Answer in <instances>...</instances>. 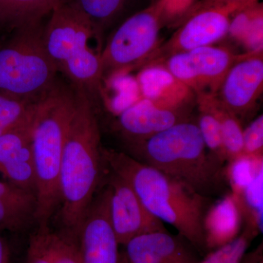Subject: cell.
<instances>
[{"mask_svg": "<svg viewBox=\"0 0 263 263\" xmlns=\"http://www.w3.org/2000/svg\"><path fill=\"white\" fill-rule=\"evenodd\" d=\"M34 114L18 127L0 136V174L8 183L35 195L32 153Z\"/></svg>", "mask_w": 263, "mask_h": 263, "instance_id": "obj_14", "label": "cell"}, {"mask_svg": "<svg viewBox=\"0 0 263 263\" xmlns=\"http://www.w3.org/2000/svg\"><path fill=\"white\" fill-rule=\"evenodd\" d=\"M106 181L110 190V221L119 245H125L140 235L167 230L163 222L147 210L125 180L110 171Z\"/></svg>", "mask_w": 263, "mask_h": 263, "instance_id": "obj_11", "label": "cell"}, {"mask_svg": "<svg viewBox=\"0 0 263 263\" xmlns=\"http://www.w3.org/2000/svg\"><path fill=\"white\" fill-rule=\"evenodd\" d=\"M239 235L230 243L214 249L198 263H240L249 245L259 233L245 224Z\"/></svg>", "mask_w": 263, "mask_h": 263, "instance_id": "obj_23", "label": "cell"}, {"mask_svg": "<svg viewBox=\"0 0 263 263\" xmlns=\"http://www.w3.org/2000/svg\"><path fill=\"white\" fill-rule=\"evenodd\" d=\"M196 105L212 113L220 124L227 162L243 155V131L240 119L230 111L217 95H196Z\"/></svg>", "mask_w": 263, "mask_h": 263, "instance_id": "obj_19", "label": "cell"}, {"mask_svg": "<svg viewBox=\"0 0 263 263\" xmlns=\"http://www.w3.org/2000/svg\"><path fill=\"white\" fill-rule=\"evenodd\" d=\"M240 263H263L262 245L249 253H246Z\"/></svg>", "mask_w": 263, "mask_h": 263, "instance_id": "obj_32", "label": "cell"}, {"mask_svg": "<svg viewBox=\"0 0 263 263\" xmlns=\"http://www.w3.org/2000/svg\"><path fill=\"white\" fill-rule=\"evenodd\" d=\"M49 230V227L37 228L30 235L26 263H51L47 247Z\"/></svg>", "mask_w": 263, "mask_h": 263, "instance_id": "obj_29", "label": "cell"}, {"mask_svg": "<svg viewBox=\"0 0 263 263\" xmlns=\"http://www.w3.org/2000/svg\"><path fill=\"white\" fill-rule=\"evenodd\" d=\"M102 156L104 165L130 185L152 215L176 228L201 255L208 252L203 219L211 197L127 154L103 148Z\"/></svg>", "mask_w": 263, "mask_h": 263, "instance_id": "obj_2", "label": "cell"}, {"mask_svg": "<svg viewBox=\"0 0 263 263\" xmlns=\"http://www.w3.org/2000/svg\"><path fill=\"white\" fill-rule=\"evenodd\" d=\"M262 170L263 158L243 155L227 162L224 175L230 183L231 193L239 196Z\"/></svg>", "mask_w": 263, "mask_h": 263, "instance_id": "obj_22", "label": "cell"}, {"mask_svg": "<svg viewBox=\"0 0 263 263\" xmlns=\"http://www.w3.org/2000/svg\"><path fill=\"white\" fill-rule=\"evenodd\" d=\"M142 98L162 108L191 110L196 95L163 65L143 67L137 78Z\"/></svg>", "mask_w": 263, "mask_h": 263, "instance_id": "obj_16", "label": "cell"}, {"mask_svg": "<svg viewBox=\"0 0 263 263\" xmlns=\"http://www.w3.org/2000/svg\"><path fill=\"white\" fill-rule=\"evenodd\" d=\"M42 21L15 29L0 46V93L37 102L56 84L57 70L48 56Z\"/></svg>", "mask_w": 263, "mask_h": 263, "instance_id": "obj_6", "label": "cell"}, {"mask_svg": "<svg viewBox=\"0 0 263 263\" xmlns=\"http://www.w3.org/2000/svg\"><path fill=\"white\" fill-rule=\"evenodd\" d=\"M37 102L21 100L0 93V136L32 117Z\"/></svg>", "mask_w": 263, "mask_h": 263, "instance_id": "obj_25", "label": "cell"}, {"mask_svg": "<svg viewBox=\"0 0 263 263\" xmlns=\"http://www.w3.org/2000/svg\"><path fill=\"white\" fill-rule=\"evenodd\" d=\"M240 10L233 7L209 8L185 15L179 29L142 66L159 65L176 53L212 46L228 34L231 16Z\"/></svg>", "mask_w": 263, "mask_h": 263, "instance_id": "obj_9", "label": "cell"}, {"mask_svg": "<svg viewBox=\"0 0 263 263\" xmlns=\"http://www.w3.org/2000/svg\"><path fill=\"white\" fill-rule=\"evenodd\" d=\"M47 247L51 263H81L78 240L62 232L48 230Z\"/></svg>", "mask_w": 263, "mask_h": 263, "instance_id": "obj_27", "label": "cell"}, {"mask_svg": "<svg viewBox=\"0 0 263 263\" xmlns=\"http://www.w3.org/2000/svg\"><path fill=\"white\" fill-rule=\"evenodd\" d=\"M262 89V51L247 52L232 66L216 95L240 119L254 110Z\"/></svg>", "mask_w": 263, "mask_h": 263, "instance_id": "obj_12", "label": "cell"}, {"mask_svg": "<svg viewBox=\"0 0 263 263\" xmlns=\"http://www.w3.org/2000/svg\"><path fill=\"white\" fill-rule=\"evenodd\" d=\"M243 56L224 47L203 46L176 53L159 65H163L195 95H216L232 66Z\"/></svg>", "mask_w": 263, "mask_h": 263, "instance_id": "obj_8", "label": "cell"}, {"mask_svg": "<svg viewBox=\"0 0 263 263\" xmlns=\"http://www.w3.org/2000/svg\"><path fill=\"white\" fill-rule=\"evenodd\" d=\"M243 155L263 158V117L259 116L243 131Z\"/></svg>", "mask_w": 263, "mask_h": 263, "instance_id": "obj_28", "label": "cell"}, {"mask_svg": "<svg viewBox=\"0 0 263 263\" xmlns=\"http://www.w3.org/2000/svg\"><path fill=\"white\" fill-rule=\"evenodd\" d=\"M245 218L239 202L233 193L209 205L203 219V231L207 251L230 243L239 235Z\"/></svg>", "mask_w": 263, "mask_h": 263, "instance_id": "obj_17", "label": "cell"}, {"mask_svg": "<svg viewBox=\"0 0 263 263\" xmlns=\"http://www.w3.org/2000/svg\"><path fill=\"white\" fill-rule=\"evenodd\" d=\"M120 252V263H198L201 254L184 237L155 231L135 237Z\"/></svg>", "mask_w": 263, "mask_h": 263, "instance_id": "obj_13", "label": "cell"}, {"mask_svg": "<svg viewBox=\"0 0 263 263\" xmlns=\"http://www.w3.org/2000/svg\"><path fill=\"white\" fill-rule=\"evenodd\" d=\"M164 23L157 3L127 19L100 54L103 79L143 65L157 49L159 33Z\"/></svg>", "mask_w": 263, "mask_h": 263, "instance_id": "obj_7", "label": "cell"}, {"mask_svg": "<svg viewBox=\"0 0 263 263\" xmlns=\"http://www.w3.org/2000/svg\"><path fill=\"white\" fill-rule=\"evenodd\" d=\"M128 146L133 158L202 196L211 197L221 190L224 166L210 155L197 122L192 119Z\"/></svg>", "mask_w": 263, "mask_h": 263, "instance_id": "obj_4", "label": "cell"}, {"mask_svg": "<svg viewBox=\"0 0 263 263\" xmlns=\"http://www.w3.org/2000/svg\"><path fill=\"white\" fill-rule=\"evenodd\" d=\"M89 18L95 35L100 36L104 27L119 13L124 0H72Z\"/></svg>", "mask_w": 263, "mask_h": 263, "instance_id": "obj_26", "label": "cell"}, {"mask_svg": "<svg viewBox=\"0 0 263 263\" xmlns=\"http://www.w3.org/2000/svg\"><path fill=\"white\" fill-rule=\"evenodd\" d=\"M108 184L97 192L81 224L78 243L81 263H120V250L110 218Z\"/></svg>", "mask_w": 263, "mask_h": 263, "instance_id": "obj_10", "label": "cell"}, {"mask_svg": "<svg viewBox=\"0 0 263 263\" xmlns=\"http://www.w3.org/2000/svg\"><path fill=\"white\" fill-rule=\"evenodd\" d=\"M256 3V0H200L188 10L185 15L199 11V10L209 9V8H226L234 7L240 10L245 9L249 5Z\"/></svg>", "mask_w": 263, "mask_h": 263, "instance_id": "obj_31", "label": "cell"}, {"mask_svg": "<svg viewBox=\"0 0 263 263\" xmlns=\"http://www.w3.org/2000/svg\"><path fill=\"white\" fill-rule=\"evenodd\" d=\"M76 90V107L60 173V232L78 240L81 224L98 192L104 162L98 119L89 95Z\"/></svg>", "mask_w": 263, "mask_h": 263, "instance_id": "obj_1", "label": "cell"}, {"mask_svg": "<svg viewBox=\"0 0 263 263\" xmlns=\"http://www.w3.org/2000/svg\"><path fill=\"white\" fill-rule=\"evenodd\" d=\"M195 0H159L160 8L164 22L176 17L183 16L193 7Z\"/></svg>", "mask_w": 263, "mask_h": 263, "instance_id": "obj_30", "label": "cell"}, {"mask_svg": "<svg viewBox=\"0 0 263 263\" xmlns=\"http://www.w3.org/2000/svg\"><path fill=\"white\" fill-rule=\"evenodd\" d=\"M35 209L34 194L0 181V231H24L34 222Z\"/></svg>", "mask_w": 263, "mask_h": 263, "instance_id": "obj_18", "label": "cell"}, {"mask_svg": "<svg viewBox=\"0 0 263 263\" xmlns=\"http://www.w3.org/2000/svg\"><path fill=\"white\" fill-rule=\"evenodd\" d=\"M10 251L5 240L0 236V263H9Z\"/></svg>", "mask_w": 263, "mask_h": 263, "instance_id": "obj_33", "label": "cell"}, {"mask_svg": "<svg viewBox=\"0 0 263 263\" xmlns=\"http://www.w3.org/2000/svg\"><path fill=\"white\" fill-rule=\"evenodd\" d=\"M51 13L43 30L48 56L57 72L91 100L101 89L103 81L100 55L89 46L90 38L95 35L92 25L72 0L62 3Z\"/></svg>", "mask_w": 263, "mask_h": 263, "instance_id": "obj_5", "label": "cell"}, {"mask_svg": "<svg viewBox=\"0 0 263 263\" xmlns=\"http://www.w3.org/2000/svg\"><path fill=\"white\" fill-rule=\"evenodd\" d=\"M198 108L197 124L210 155L223 166L227 163V154L220 124L216 117L202 107Z\"/></svg>", "mask_w": 263, "mask_h": 263, "instance_id": "obj_24", "label": "cell"}, {"mask_svg": "<svg viewBox=\"0 0 263 263\" xmlns=\"http://www.w3.org/2000/svg\"><path fill=\"white\" fill-rule=\"evenodd\" d=\"M76 90L57 81L36 104L32 153L36 179L34 222L48 228L60 203V173L66 136L76 107Z\"/></svg>", "mask_w": 263, "mask_h": 263, "instance_id": "obj_3", "label": "cell"}, {"mask_svg": "<svg viewBox=\"0 0 263 263\" xmlns=\"http://www.w3.org/2000/svg\"><path fill=\"white\" fill-rule=\"evenodd\" d=\"M190 114L191 110L162 108L141 98L118 115L117 127L127 144L138 143L190 120Z\"/></svg>", "mask_w": 263, "mask_h": 263, "instance_id": "obj_15", "label": "cell"}, {"mask_svg": "<svg viewBox=\"0 0 263 263\" xmlns=\"http://www.w3.org/2000/svg\"><path fill=\"white\" fill-rule=\"evenodd\" d=\"M67 0H0V26L18 28L42 21Z\"/></svg>", "mask_w": 263, "mask_h": 263, "instance_id": "obj_20", "label": "cell"}, {"mask_svg": "<svg viewBox=\"0 0 263 263\" xmlns=\"http://www.w3.org/2000/svg\"><path fill=\"white\" fill-rule=\"evenodd\" d=\"M256 3L235 13L231 19L229 32L242 43L248 52L262 51V9Z\"/></svg>", "mask_w": 263, "mask_h": 263, "instance_id": "obj_21", "label": "cell"}]
</instances>
